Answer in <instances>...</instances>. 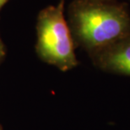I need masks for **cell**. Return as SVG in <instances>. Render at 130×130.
<instances>
[{"label": "cell", "mask_w": 130, "mask_h": 130, "mask_svg": "<svg viewBox=\"0 0 130 130\" xmlns=\"http://www.w3.org/2000/svg\"><path fill=\"white\" fill-rule=\"evenodd\" d=\"M3 55H4V49H3V46L1 42H0V58H1Z\"/></svg>", "instance_id": "obj_4"}, {"label": "cell", "mask_w": 130, "mask_h": 130, "mask_svg": "<svg viewBox=\"0 0 130 130\" xmlns=\"http://www.w3.org/2000/svg\"><path fill=\"white\" fill-rule=\"evenodd\" d=\"M74 34L94 53L130 36V11L118 0H79L72 6Z\"/></svg>", "instance_id": "obj_1"}, {"label": "cell", "mask_w": 130, "mask_h": 130, "mask_svg": "<svg viewBox=\"0 0 130 130\" xmlns=\"http://www.w3.org/2000/svg\"><path fill=\"white\" fill-rule=\"evenodd\" d=\"M64 0L46 9L39 22L38 45L41 56L63 70L77 64L71 32L63 15Z\"/></svg>", "instance_id": "obj_2"}, {"label": "cell", "mask_w": 130, "mask_h": 130, "mask_svg": "<svg viewBox=\"0 0 130 130\" xmlns=\"http://www.w3.org/2000/svg\"><path fill=\"white\" fill-rule=\"evenodd\" d=\"M95 60L104 71L130 77V36L95 52Z\"/></svg>", "instance_id": "obj_3"}, {"label": "cell", "mask_w": 130, "mask_h": 130, "mask_svg": "<svg viewBox=\"0 0 130 130\" xmlns=\"http://www.w3.org/2000/svg\"><path fill=\"white\" fill-rule=\"evenodd\" d=\"M8 0H0V9L3 7V5H4L5 3H6Z\"/></svg>", "instance_id": "obj_5"}]
</instances>
